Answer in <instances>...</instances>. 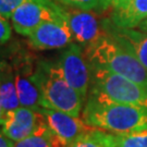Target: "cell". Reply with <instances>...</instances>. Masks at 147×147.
<instances>
[{"mask_svg":"<svg viewBox=\"0 0 147 147\" xmlns=\"http://www.w3.org/2000/svg\"><path fill=\"white\" fill-rule=\"evenodd\" d=\"M3 118H5V111H3L2 106L0 104V126L2 125V123H3Z\"/></svg>","mask_w":147,"mask_h":147,"instance_id":"d4e9b609","label":"cell"},{"mask_svg":"<svg viewBox=\"0 0 147 147\" xmlns=\"http://www.w3.org/2000/svg\"><path fill=\"white\" fill-rule=\"evenodd\" d=\"M0 104L5 113L21 106L16 90L14 72L10 67L0 74Z\"/></svg>","mask_w":147,"mask_h":147,"instance_id":"5bb4252c","label":"cell"},{"mask_svg":"<svg viewBox=\"0 0 147 147\" xmlns=\"http://www.w3.org/2000/svg\"><path fill=\"white\" fill-rule=\"evenodd\" d=\"M65 16V7L59 5L57 0H27L13 12L10 20L18 34L28 37L42 22Z\"/></svg>","mask_w":147,"mask_h":147,"instance_id":"5b68a950","label":"cell"},{"mask_svg":"<svg viewBox=\"0 0 147 147\" xmlns=\"http://www.w3.org/2000/svg\"><path fill=\"white\" fill-rule=\"evenodd\" d=\"M117 134L92 127L67 147H117Z\"/></svg>","mask_w":147,"mask_h":147,"instance_id":"2e32d148","label":"cell"},{"mask_svg":"<svg viewBox=\"0 0 147 147\" xmlns=\"http://www.w3.org/2000/svg\"><path fill=\"white\" fill-rule=\"evenodd\" d=\"M147 19V0H126L112 9L109 21L120 28H136Z\"/></svg>","mask_w":147,"mask_h":147,"instance_id":"4fadbf2b","label":"cell"},{"mask_svg":"<svg viewBox=\"0 0 147 147\" xmlns=\"http://www.w3.org/2000/svg\"><path fill=\"white\" fill-rule=\"evenodd\" d=\"M13 72L21 106L40 112L42 95L36 68L24 59L23 62L16 64Z\"/></svg>","mask_w":147,"mask_h":147,"instance_id":"30bf717a","label":"cell"},{"mask_svg":"<svg viewBox=\"0 0 147 147\" xmlns=\"http://www.w3.org/2000/svg\"><path fill=\"white\" fill-rule=\"evenodd\" d=\"M8 68H9V64L5 62V60L0 59V74L2 73V72H5Z\"/></svg>","mask_w":147,"mask_h":147,"instance_id":"603a6c76","label":"cell"},{"mask_svg":"<svg viewBox=\"0 0 147 147\" xmlns=\"http://www.w3.org/2000/svg\"><path fill=\"white\" fill-rule=\"evenodd\" d=\"M36 71L42 87V107L80 117L84 99L63 78L58 63L38 61Z\"/></svg>","mask_w":147,"mask_h":147,"instance_id":"3957f363","label":"cell"},{"mask_svg":"<svg viewBox=\"0 0 147 147\" xmlns=\"http://www.w3.org/2000/svg\"><path fill=\"white\" fill-rule=\"evenodd\" d=\"M57 63L65 81L85 101L90 85V68L82 47L76 42L70 44L60 55Z\"/></svg>","mask_w":147,"mask_h":147,"instance_id":"8992f818","label":"cell"},{"mask_svg":"<svg viewBox=\"0 0 147 147\" xmlns=\"http://www.w3.org/2000/svg\"><path fill=\"white\" fill-rule=\"evenodd\" d=\"M82 119L87 125L115 134L147 129V107L119 104L88 95Z\"/></svg>","mask_w":147,"mask_h":147,"instance_id":"6da1fadb","label":"cell"},{"mask_svg":"<svg viewBox=\"0 0 147 147\" xmlns=\"http://www.w3.org/2000/svg\"><path fill=\"white\" fill-rule=\"evenodd\" d=\"M61 5L80 10L102 12L110 8L108 0H57Z\"/></svg>","mask_w":147,"mask_h":147,"instance_id":"e0dca14e","label":"cell"},{"mask_svg":"<svg viewBox=\"0 0 147 147\" xmlns=\"http://www.w3.org/2000/svg\"><path fill=\"white\" fill-rule=\"evenodd\" d=\"M117 147H147V129L142 131L117 134Z\"/></svg>","mask_w":147,"mask_h":147,"instance_id":"ac0fdd59","label":"cell"},{"mask_svg":"<svg viewBox=\"0 0 147 147\" xmlns=\"http://www.w3.org/2000/svg\"><path fill=\"white\" fill-rule=\"evenodd\" d=\"M85 57L89 68L110 71L147 88V69L109 34L85 48Z\"/></svg>","mask_w":147,"mask_h":147,"instance_id":"7a4b0ae2","label":"cell"},{"mask_svg":"<svg viewBox=\"0 0 147 147\" xmlns=\"http://www.w3.org/2000/svg\"><path fill=\"white\" fill-rule=\"evenodd\" d=\"M0 147H13V142L5 136L1 131H0Z\"/></svg>","mask_w":147,"mask_h":147,"instance_id":"44dd1931","label":"cell"},{"mask_svg":"<svg viewBox=\"0 0 147 147\" xmlns=\"http://www.w3.org/2000/svg\"><path fill=\"white\" fill-rule=\"evenodd\" d=\"M40 112L45 117V121L49 129L65 147L92 129V126L87 125L80 117H73L63 111L42 107Z\"/></svg>","mask_w":147,"mask_h":147,"instance_id":"8fae6325","label":"cell"},{"mask_svg":"<svg viewBox=\"0 0 147 147\" xmlns=\"http://www.w3.org/2000/svg\"><path fill=\"white\" fill-rule=\"evenodd\" d=\"M73 42V36L64 19L45 21L32 32L28 36L31 47L38 50L61 49L68 47Z\"/></svg>","mask_w":147,"mask_h":147,"instance_id":"ba28073f","label":"cell"},{"mask_svg":"<svg viewBox=\"0 0 147 147\" xmlns=\"http://www.w3.org/2000/svg\"><path fill=\"white\" fill-rule=\"evenodd\" d=\"M11 25L8 19L0 14V45H3L11 38Z\"/></svg>","mask_w":147,"mask_h":147,"instance_id":"ffe728a7","label":"cell"},{"mask_svg":"<svg viewBox=\"0 0 147 147\" xmlns=\"http://www.w3.org/2000/svg\"><path fill=\"white\" fill-rule=\"evenodd\" d=\"M109 1V5H110V8H116V7H118V5H120L121 3H123L124 1H126V0H108Z\"/></svg>","mask_w":147,"mask_h":147,"instance_id":"7402d4cb","label":"cell"},{"mask_svg":"<svg viewBox=\"0 0 147 147\" xmlns=\"http://www.w3.org/2000/svg\"><path fill=\"white\" fill-rule=\"evenodd\" d=\"M13 147H65L53 133L46 121L42 122L31 135L19 142L13 143Z\"/></svg>","mask_w":147,"mask_h":147,"instance_id":"9a60e30c","label":"cell"},{"mask_svg":"<svg viewBox=\"0 0 147 147\" xmlns=\"http://www.w3.org/2000/svg\"><path fill=\"white\" fill-rule=\"evenodd\" d=\"M42 122H45V117L42 112L20 106L5 113L1 132L10 141L16 143L34 133Z\"/></svg>","mask_w":147,"mask_h":147,"instance_id":"9c48e42d","label":"cell"},{"mask_svg":"<svg viewBox=\"0 0 147 147\" xmlns=\"http://www.w3.org/2000/svg\"><path fill=\"white\" fill-rule=\"evenodd\" d=\"M65 16L73 36V42L84 49L108 34L104 21L100 22L93 11L65 7Z\"/></svg>","mask_w":147,"mask_h":147,"instance_id":"52a82bcc","label":"cell"},{"mask_svg":"<svg viewBox=\"0 0 147 147\" xmlns=\"http://www.w3.org/2000/svg\"><path fill=\"white\" fill-rule=\"evenodd\" d=\"M27 0H0V14L5 19H11L13 12Z\"/></svg>","mask_w":147,"mask_h":147,"instance_id":"d6986e66","label":"cell"},{"mask_svg":"<svg viewBox=\"0 0 147 147\" xmlns=\"http://www.w3.org/2000/svg\"><path fill=\"white\" fill-rule=\"evenodd\" d=\"M140 31L142 32H145V33H147V19L145 20L144 22H142L141 24H140V26L137 27Z\"/></svg>","mask_w":147,"mask_h":147,"instance_id":"cb8c5ba5","label":"cell"},{"mask_svg":"<svg viewBox=\"0 0 147 147\" xmlns=\"http://www.w3.org/2000/svg\"><path fill=\"white\" fill-rule=\"evenodd\" d=\"M106 32L123 47L130 50L147 69V33L134 28H120L109 20H104Z\"/></svg>","mask_w":147,"mask_h":147,"instance_id":"7c38bea8","label":"cell"},{"mask_svg":"<svg viewBox=\"0 0 147 147\" xmlns=\"http://www.w3.org/2000/svg\"><path fill=\"white\" fill-rule=\"evenodd\" d=\"M88 95L119 104L147 107V88L104 69L90 68Z\"/></svg>","mask_w":147,"mask_h":147,"instance_id":"277c9868","label":"cell"}]
</instances>
